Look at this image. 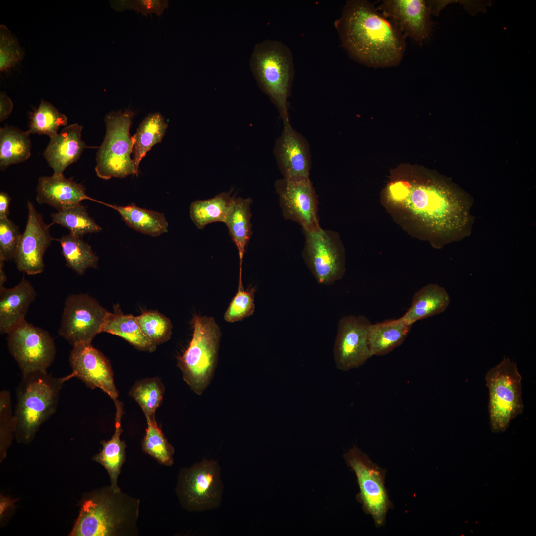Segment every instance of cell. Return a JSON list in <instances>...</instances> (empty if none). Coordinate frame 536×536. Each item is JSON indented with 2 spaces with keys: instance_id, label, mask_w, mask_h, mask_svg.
<instances>
[{
  "instance_id": "6da1fadb",
  "label": "cell",
  "mask_w": 536,
  "mask_h": 536,
  "mask_svg": "<svg viewBox=\"0 0 536 536\" xmlns=\"http://www.w3.org/2000/svg\"><path fill=\"white\" fill-rule=\"evenodd\" d=\"M335 25L348 53L367 66L392 67L402 59L406 37L368 1H347Z\"/></svg>"
},
{
  "instance_id": "7a4b0ae2",
  "label": "cell",
  "mask_w": 536,
  "mask_h": 536,
  "mask_svg": "<svg viewBox=\"0 0 536 536\" xmlns=\"http://www.w3.org/2000/svg\"><path fill=\"white\" fill-rule=\"evenodd\" d=\"M389 195L391 211L430 237L455 238L467 229L468 205L437 186L399 182L390 186Z\"/></svg>"
},
{
  "instance_id": "3957f363",
  "label": "cell",
  "mask_w": 536,
  "mask_h": 536,
  "mask_svg": "<svg viewBox=\"0 0 536 536\" xmlns=\"http://www.w3.org/2000/svg\"><path fill=\"white\" fill-rule=\"evenodd\" d=\"M73 377L72 372L57 377L47 370L22 373L14 413L17 442L27 444L34 440L41 425L56 410L63 385Z\"/></svg>"
},
{
  "instance_id": "277c9868",
  "label": "cell",
  "mask_w": 536,
  "mask_h": 536,
  "mask_svg": "<svg viewBox=\"0 0 536 536\" xmlns=\"http://www.w3.org/2000/svg\"><path fill=\"white\" fill-rule=\"evenodd\" d=\"M138 502L111 486L84 495L70 536H113L125 533L137 518Z\"/></svg>"
},
{
  "instance_id": "5b68a950",
  "label": "cell",
  "mask_w": 536,
  "mask_h": 536,
  "mask_svg": "<svg viewBox=\"0 0 536 536\" xmlns=\"http://www.w3.org/2000/svg\"><path fill=\"white\" fill-rule=\"evenodd\" d=\"M250 64L259 86L276 107L283 123L289 122L288 98L294 73L289 48L279 41H264L255 45Z\"/></svg>"
},
{
  "instance_id": "8992f818",
  "label": "cell",
  "mask_w": 536,
  "mask_h": 536,
  "mask_svg": "<svg viewBox=\"0 0 536 536\" xmlns=\"http://www.w3.org/2000/svg\"><path fill=\"white\" fill-rule=\"evenodd\" d=\"M189 345L178 358L184 380L201 395L211 382L216 366L221 333L213 317L194 315Z\"/></svg>"
},
{
  "instance_id": "52a82bcc",
  "label": "cell",
  "mask_w": 536,
  "mask_h": 536,
  "mask_svg": "<svg viewBox=\"0 0 536 536\" xmlns=\"http://www.w3.org/2000/svg\"><path fill=\"white\" fill-rule=\"evenodd\" d=\"M134 115V111L126 109L111 111L105 116L106 134L97 152L95 168L100 178L138 175L131 157L134 142L130 130Z\"/></svg>"
},
{
  "instance_id": "ba28073f",
  "label": "cell",
  "mask_w": 536,
  "mask_h": 536,
  "mask_svg": "<svg viewBox=\"0 0 536 536\" xmlns=\"http://www.w3.org/2000/svg\"><path fill=\"white\" fill-rule=\"evenodd\" d=\"M522 377L515 363L504 357L486 375L489 391L488 411L491 429L505 431L510 421L523 412Z\"/></svg>"
},
{
  "instance_id": "9c48e42d",
  "label": "cell",
  "mask_w": 536,
  "mask_h": 536,
  "mask_svg": "<svg viewBox=\"0 0 536 536\" xmlns=\"http://www.w3.org/2000/svg\"><path fill=\"white\" fill-rule=\"evenodd\" d=\"M303 259L317 282L329 285L341 279L345 271V253L337 233L321 227L303 230Z\"/></svg>"
},
{
  "instance_id": "30bf717a",
  "label": "cell",
  "mask_w": 536,
  "mask_h": 536,
  "mask_svg": "<svg viewBox=\"0 0 536 536\" xmlns=\"http://www.w3.org/2000/svg\"><path fill=\"white\" fill-rule=\"evenodd\" d=\"M344 458L357 477L360 490L357 499L364 512L372 516L375 526H383L388 510L393 507L385 486L386 470L356 447Z\"/></svg>"
},
{
  "instance_id": "8fae6325",
  "label": "cell",
  "mask_w": 536,
  "mask_h": 536,
  "mask_svg": "<svg viewBox=\"0 0 536 536\" xmlns=\"http://www.w3.org/2000/svg\"><path fill=\"white\" fill-rule=\"evenodd\" d=\"M223 485L217 461L203 459L182 470L178 494L183 505L190 511H204L218 507Z\"/></svg>"
},
{
  "instance_id": "7c38bea8",
  "label": "cell",
  "mask_w": 536,
  "mask_h": 536,
  "mask_svg": "<svg viewBox=\"0 0 536 536\" xmlns=\"http://www.w3.org/2000/svg\"><path fill=\"white\" fill-rule=\"evenodd\" d=\"M6 334L9 352L22 373L46 371L53 362L55 344L47 331L25 320Z\"/></svg>"
},
{
  "instance_id": "4fadbf2b",
  "label": "cell",
  "mask_w": 536,
  "mask_h": 536,
  "mask_svg": "<svg viewBox=\"0 0 536 536\" xmlns=\"http://www.w3.org/2000/svg\"><path fill=\"white\" fill-rule=\"evenodd\" d=\"M108 312L87 294L69 295L64 303L59 334L72 346L91 343L102 333Z\"/></svg>"
},
{
  "instance_id": "5bb4252c",
  "label": "cell",
  "mask_w": 536,
  "mask_h": 536,
  "mask_svg": "<svg viewBox=\"0 0 536 536\" xmlns=\"http://www.w3.org/2000/svg\"><path fill=\"white\" fill-rule=\"evenodd\" d=\"M372 323L364 316L342 317L338 324L333 348L336 367L348 371L363 365L373 356L368 344V332Z\"/></svg>"
},
{
  "instance_id": "9a60e30c",
  "label": "cell",
  "mask_w": 536,
  "mask_h": 536,
  "mask_svg": "<svg viewBox=\"0 0 536 536\" xmlns=\"http://www.w3.org/2000/svg\"><path fill=\"white\" fill-rule=\"evenodd\" d=\"M274 186L286 220L298 223L303 230L321 227L317 196L310 179L292 181L282 178L276 181Z\"/></svg>"
},
{
  "instance_id": "2e32d148",
  "label": "cell",
  "mask_w": 536,
  "mask_h": 536,
  "mask_svg": "<svg viewBox=\"0 0 536 536\" xmlns=\"http://www.w3.org/2000/svg\"><path fill=\"white\" fill-rule=\"evenodd\" d=\"M28 217L21 234L14 260L17 269L29 275L41 273L44 270V255L54 240L50 232L51 224H46L33 204L27 203Z\"/></svg>"
},
{
  "instance_id": "e0dca14e",
  "label": "cell",
  "mask_w": 536,
  "mask_h": 536,
  "mask_svg": "<svg viewBox=\"0 0 536 536\" xmlns=\"http://www.w3.org/2000/svg\"><path fill=\"white\" fill-rule=\"evenodd\" d=\"M69 361L74 377L90 388L101 389L114 402L118 400L110 361L91 343L73 346Z\"/></svg>"
},
{
  "instance_id": "ac0fdd59",
  "label": "cell",
  "mask_w": 536,
  "mask_h": 536,
  "mask_svg": "<svg viewBox=\"0 0 536 536\" xmlns=\"http://www.w3.org/2000/svg\"><path fill=\"white\" fill-rule=\"evenodd\" d=\"M277 139L274 154L283 178L292 181L309 179L311 165L310 146L306 138L293 128L290 122L283 123Z\"/></svg>"
},
{
  "instance_id": "d6986e66",
  "label": "cell",
  "mask_w": 536,
  "mask_h": 536,
  "mask_svg": "<svg viewBox=\"0 0 536 536\" xmlns=\"http://www.w3.org/2000/svg\"><path fill=\"white\" fill-rule=\"evenodd\" d=\"M406 37L421 43L432 30L431 13L423 0H385L377 8Z\"/></svg>"
},
{
  "instance_id": "ffe728a7",
  "label": "cell",
  "mask_w": 536,
  "mask_h": 536,
  "mask_svg": "<svg viewBox=\"0 0 536 536\" xmlns=\"http://www.w3.org/2000/svg\"><path fill=\"white\" fill-rule=\"evenodd\" d=\"M36 201L40 204H47L58 211L81 204L85 200L101 201L89 197L86 189L72 178L64 175L41 176L38 180Z\"/></svg>"
},
{
  "instance_id": "44dd1931",
  "label": "cell",
  "mask_w": 536,
  "mask_h": 536,
  "mask_svg": "<svg viewBox=\"0 0 536 536\" xmlns=\"http://www.w3.org/2000/svg\"><path fill=\"white\" fill-rule=\"evenodd\" d=\"M82 129V125L72 124L50 138L43 155L53 170V175H64V170L80 158L84 149L93 147L87 146L81 139Z\"/></svg>"
},
{
  "instance_id": "7402d4cb",
  "label": "cell",
  "mask_w": 536,
  "mask_h": 536,
  "mask_svg": "<svg viewBox=\"0 0 536 536\" xmlns=\"http://www.w3.org/2000/svg\"><path fill=\"white\" fill-rule=\"evenodd\" d=\"M36 296L33 286L24 277L13 287H0V334H6L13 327L26 320L28 309Z\"/></svg>"
},
{
  "instance_id": "603a6c76",
  "label": "cell",
  "mask_w": 536,
  "mask_h": 536,
  "mask_svg": "<svg viewBox=\"0 0 536 536\" xmlns=\"http://www.w3.org/2000/svg\"><path fill=\"white\" fill-rule=\"evenodd\" d=\"M450 303L449 295L444 288L438 284H429L415 293L411 306L400 318L412 326L418 321L443 312Z\"/></svg>"
},
{
  "instance_id": "cb8c5ba5",
  "label": "cell",
  "mask_w": 536,
  "mask_h": 536,
  "mask_svg": "<svg viewBox=\"0 0 536 536\" xmlns=\"http://www.w3.org/2000/svg\"><path fill=\"white\" fill-rule=\"evenodd\" d=\"M114 402L116 409L114 433L110 440L101 442L102 448L99 453L93 457V460L104 467L110 477L111 488L115 492H119L120 489L117 484V480L125 460L126 446L120 439L122 432V404L118 400Z\"/></svg>"
},
{
  "instance_id": "d4e9b609",
  "label": "cell",
  "mask_w": 536,
  "mask_h": 536,
  "mask_svg": "<svg viewBox=\"0 0 536 536\" xmlns=\"http://www.w3.org/2000/svg\"><path fill=\"white\" fill-rule=\"evenodd\" d=\"M252 202L250 198L233 196L224 222L238 250L240 265L239 278L242 275L243 255L252 234L250 210Z\"/></svg>"
},
{
  "instance_id": "484cf974",
  "label": "cell",
  "mask_w": 536,
  "mask_h": 536,
  "mask_svg": "<svg viewBox=\"0 0 536 536\" xmlns=\"http://www.w3.org/2000/svg\"><path fill=\"white\" fill-rule=\"evenodd\" d=\"M412 326L401 318L371 324L368 332V344L373 356L388 354L403 343Z\"/></svg>"
},
{
  "instance_id": "4316f807",
  "label": "cell",
  "mask_w": 536,
  "mask_h": 536,
  "mask_svg": "<svg viewBox=\"0 0 536 536\" xmlns=\"http://www.w3.org/2000/svg\"><path fill=\"white\" fill-rule=\"evenodd\" d=\"M102 204L116 210L129 227L143 234L157 237L168 232V223L163 213L140 208L134 203L125 206Z\"/></svg>"
},
{
  "instance_id": "83f0119b",
  "label": "cell",
  "mask_w": 536,
  "mask_h": 536,
  "mask_svg": "<svg viewBox=\"0 0 536 536\" xmlns=\"http://www.w3.org/2000/svg\"><path fill=\"white\" fill-rule=\"evenodd\" d=\"M167 127V123L159 112L148 114L140 124L132 137L133 160L138 172L140 161L152 147L162 141Z\"/></svg>"
},
{
  "instance_id": "f1b7e54d",
  "label": "cell",
  "mask_w": 536,
  "mask_h": 536,
  "mask_svg": "<svg viewBox=\"0 0 536 536\" xmlns=\"http://www.w3.org/2000/svg\"><path fill=\"white\" fill-rule=\"evenodd\" d=\"M31 133L11 126L0 128V169L23 162L31 155Z\"/></svg>"
},
{
  "instance_id": "f546056e",
  "label": "cell",
  "mask_w": 536,
  "mask_h": 536,
  "mask_svg": "<svg viewBox=\"0 0 536 536\" xmlns=\"http://www.w3.org/2000/svg\"><path fill=\"white\" fill-rule=\"evenodd\" d=\"M102 333L121 337L142 350L152 352L156 347L142 333L136 317L125 315L117 310L114 313L108 312Z\"/></svg>"
},
{
  "instance_id": "4dcf8cb0",
  "label": "cell",
  "mask_w": 536,
  "mask_h": 536,
  "mask_svg": "<svg viewBox=\"0 0 536 536\" xmlns=\"http://www.w3.org/2000/svg\"><path fill=\"white\" fill-rule=\"evenodd\" d=\"M58 240L66 265L78 275H83L88 268H98V256L82 237L69 233Z\"/></svg>"
},
{
  "instance_id": "1f68e13d",
  "label": "cell",
  "mask_w": 536,
  "mask_h": 536,
  "mask_svg": "<svg viewBox=\"0 0 536 536\" xmlns=\"http://www.w3.org/2000/svg\"><path fill=\"white\" fill-rule=\"evenodd\" d=\"M232 191L222 192L213 198L197 200L190 206V216L195 226L203 229L208 224L224 222L233 196Z\"/></svg>"
},
{
  "instance_id": "d6a6232c",
  "label": "cell",
  "mask_w": 536,
  "mask_h": 536,
  "mask_svg": "<svg viewBox=\"0 0 536 536\" xmlns=\"http://www.w3.org/2000/svg\"><path fill=\"white\" fill-rule=\"evenodd\" d=\"M51 217V225H60L67 228L70 234L79 237L102 229L89 216L86 208L81 203L58 211L52 213Z\"/></svg>"
},
{
  "instance_id": "836d02e7",
  "label": "cell",
  "mask_w": 536,
  "mask_h": 536,
  "mask_svg": "<svg viewBox=\"0 0 536 536\" xmlns=\"http://www.w3.org/2000/svg\"><path fill=\"white\" fill-rule=\"evenodd\" d=\"M67 123V116L51 103L42 99L38 107L29 113L28 130L31 134L48 136L56 135L60 128Z\"/></svg>"
},
{
  "instance_id": "e575fe53",
  "label": "cell",
  "mask_w": 536,
  "mask_h": 536,
  "mask_svg": "<svg viewBox=\"0 0 536 536\" xmlns=\"http://www.w3.org/2000/svg\"><path fill=\"white\" fill-rule=\"evenodd\" d=\"M129 394L139 404L146 418H155V411L161 403L164 394L163 387L158 379H147L138 382Z\"/></svg>"
},
{
  "instance_id": "d590c367",
  "label": "cell",
  "mask_w": 536,
  "mask_h": 536,
  "mask_svg": "<svg viewBox=\"0 0 536 536\" xmlns=\"http://www.w3.org/2000/svg\"><path fill=\"white\" fill-rule=\"evenodd\" d=\"M147 427L142 446L144 452L160 463L171 466L173 463L174 450L158 426L155 418H147Z\"/></svg>"
},
{
  "instance_id": "8d00e7d4",
  "label": "cell",
  "mask_w": 536,
  "mask_h": 536,
  "mask_svg": "<svg viewBox=\"0 0 536 536\" xmlns=\"http://www.w3.org/2000/svg\"><path fill=\"white\" fill-rule=\"evenodd\" d=\"M136 318L142 333L154 345L170 338L172 325L170 320L163 314L156 311H148Z\"/></svg>"
},
{
  "instance_id": "74e56055",
  "label": "cell",
  "mask_w": 536,
  "mask_h": 536,
  "mask_svg": "<svg viewBox=\"0 0 536 536\" xmlns=\"http://www.w3.org/2000/svg\"><path fill=\"white\" fill-rule=\"evenodd\" d=\"M14 419L12 412L11 394L9 391L0 393V458L2 461L14 435Z\"/></svg>"
},
{
  "instance_id": "f35d334b",
  "label": "cell",
  "mask_w": 536,
  "mask_h": 536,
  "mask_svg": "<svg viewBox=\"0 0 536 536\" xmlns=\"http://www.w3.org/2000/svg\"><path fill=\"white\" fill-rule=\"evenodd\" d=\"M24 51L17 38L3 24L0 25V71L13 67L23 59Z\"/></svg>"
},
{
  "instance_id": "ab89813d",
  "label": "cell",
  "mask_w": 536,
  "mask_h": 536,
  "mask_svg": "<svg viewBox=\"0 0 536 536\" xmlns=\"http://www.w3.org/2000/svg\"><path fill=\"white\" fill-rule=\"evenodd\" d=\"M256 287L244 290L243 286L238 287V292L231 301L225 314L224 319L228 322L241 321L252 315L255 311L254 295Z\"/></svg>"
},
{
  "instance_id": "60d3db41",
  "label": "cell",
  "mask_w": 536,
  "mask_h": 536,
  "mask_svg": "<svg viewBox=\"0 0 536 536\" xmlns=\"http://www.w3.org/2000/svg\"><path fill=\"white\" fill-rule=\"evenodd\" d=\"M21 234L9 218L0 219V261L14 259Z\"/></svg>"
},
{
  "instance_id": "b9f144b4",
  "label": "cell",
  "mask_w": 536,
  "mask_h": 536,
  "mask_svg": "<svg viewBox=\"0 0 536 536\" xmlns=\"http://www.w3.org/2000/svg\"><path fill=\"white\" fill-rule=\"evenodd\" d=\"M168 7L167 0H131V9L146 16L152 14L159 16Z\"/></svg>"
},
{
  "instance_id": "7bdbcfd3",
  "label": "cell",
  "mask_w": 536,
  "mask_h": 536,
  "mask_svg": "<svg viewBox=\"0 0 536 536\" xmlns=\"http://www.w3.org/2000/svg\"><path fill=\"white\" fill-rule=\"evenodd\" d=\"M13 107V104L10 98L6 92H0V121L3 122L10 115Z\"/></svg>"
},
{
  "instance_id": "ee69618b",
  "label": "cell",
  "mask_w": 536,
  "mask_h": 536,
  "mask_svg": "<svg viewBox=\"0 0 536 536\" xmlns=\"http://www.w3.org/2000/svg\"><path fill=\"white\" fill-rule=\"evenodd\" d=\"M13 499L0 494V520L1 523L10 514L15 506Z\"/></svg>"
},
{
  "instance_id": "f6af8a7d",
  "label": "cell",
  "mask_w": 536,
  "mask_h": 536,
  "mask_svg": "<svg viewBox=\"0 0 536 536\" xmlns=\"http://www.w3.org/2000/svg\"><path fill=\"white\" fill-rule=\"evenodd\" d=\"M11 198L6 192L0 193V219L8 218Z\"/></svg>"
},
{
  "instance_id": "bcb514c9",
  "label": "cell",
  "mask_w": 536,
  "mask_h": 536,
  "mask_svg": "<svg viewBox=\"0 0 536 536\" xmlns=\"http://www.w3.org/2000/svg\"><path fill=\"white\" fill-rule=\"evenodd\" d=\"M111 7L116 11L131 9V0H110Z\"/></svg>"
},
{
  "instance_id": "7dc6e473",
  "label": "cell",
  "mask_w": 536,
  "mask_h": 536,
  "mask_svg": "<svg viewBox=\"0 0 536 536\" xmlns=\"http://www.w3.org/2000/svg\"><path fill=\"white\" fill-rule=\"evenodd\" d=\"M4 262L0 261V287L4 286V283L6 281V275L3 270Z\"/></svg>"
}]
</instances>
